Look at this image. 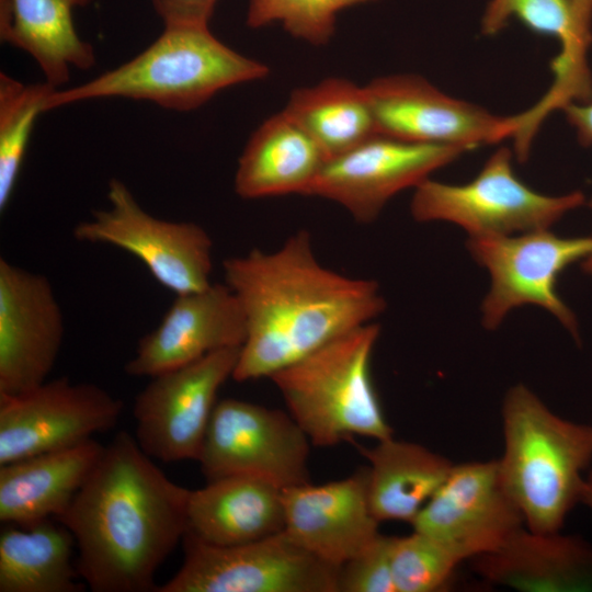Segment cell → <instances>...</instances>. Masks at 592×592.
Instances as JSON below:
<instances>
[{
	"label": "cell",
	"mask_w": 592,
	"mask_h": 592,
	"mask_svg": "<svg viewBox=\"0 0 592 592\" xmlns=\"http://www.w3.org/2000/svg\"><path fill=\"white\" fill-rule=\"evenodd\" d=\"M242 308L247 337L232 375L271 377L335 338L373 322L385 307L376 282L321 265L301 230L276 251L251 250L223 262Z\"/></svg>",
	"instance_id": "obj_1"
},
{
	"label": "cell",
	"mask_w": 592,
	"mask_h": 592,
	"mask_svg": "<svg viewBox=\"0 0 592 592\" xmlns=\"http://www.w3.org/2000/svg\"><path fill=\"white\" fill-rule=\"evenodd\" d=\"M190 489L170 480L118 432L57 519L72 534L76 567L93 592H156L155 577L187 531Z\"/></svg>",
	"instance_id": "obj_2"
},
{
	"label": "cell",
	"mask_w": 592,
	"mask_h": 592,
	"mask_svg": "<svg viewBox=\"0 0 592 592\" xmlns=\"http://www.w3.org/2000/svg\"><path fill=\"white\" fill-rule=\"evenodd\" d=\"M501 420L499 474L525 527L561 531L592 463V424L559 417L523 384L506 391Z\"/></svg>",
	"instance_id": "obj_3"
},
{
	"label": "cell",
	"mask_w": 592,
	"mask_h": 592,
	"mask_svg": "<svg viewBox=\"0 0 592 592\" xmlns=\"http://www.w3.org/2000/svg\"><path fill=\"white\" fill-rule=\"evenodd\" d=\"M269 67L231 49L208 25L168 24L141 53L98 77L68 89H55L45 112L107 98L148 101L186 112L231 86L267 76Z\"/></svg>",
	"instance_id": "obj_4"
},
{
	"label": "cell",
	"mask_w": 592,
	"mask_h": 592,
	"mask_svg": "<svg viewBox=\"0 0 592 592\" xmlns=\"http://www.w3.org/2000/svg\"><path fill=\"white\" fill-rule=\"evenodd\" d=\"M379 332L374 321L357 327L270 377L315 446L394 436L369 371Z\"/></svg>",
	"instance_id": "obj_5"
},
{
	"label": "cell",
	"mask_w": 592,
	"mask_h": 592,
	"mask_svg": "<svg viewBox=\"0 0 592 592\" xmlns=\"http://www.w3.org/2000/svg\"><path fill=\"white\" fill-rule=\"evenodd\" d=\"M583 203L579 191L550 196L527 186L513 171L511 150L500 147L467 183L424 180L414 187L410 212L420 223L455 224L469 237L509 236L550 229Z\"/></svg>",
	"instance_id": "obj_6"
},
{
	"label": "cell",
	"mask_w": 592,
	"mask_h": 592,
	"mask_svg": "<svg viewBox=\"0 0 592 592\" xmlns=\"http://www.w3.org/2000/svg\"><path fill=\"white\" fill-rule=\"evenodd\" d=\"M184 559L156 592H338L340 568L282 531L231 546L210 545L186 531Z\"/></svg>",
	"instance_id": "obj_7"
},
{
	"label": "cell",
	"mask_w": 592,
	"mask_h": 592,
	"mask_svg": "<svg viewBox=\"0 0 592 592\" xmlns=\"http://www.w3.org/2000/svg\"><path fill=\"white\" fill-rule=\"evenodd\" d=\"M467 249L490 277L481 304L486 329H497L512 309L534 305L547 310L580 340L577 318L557 293V280L569 265L592 254V237L567 238L550 229H538L469 237Z\"/></svg>",
	"instance_id": "obj_8"
},
{
	"label": "cell",
	"mask_w": 592,
	"mask_h": 592,
	"mask_svg": "<svg viewBox=\"0 0 592 592\" xmlns=\"http://www.w3.org/2000/svg\"><path fill=\"white\" fill-rule=\"evenodd\" d=\"M107 200V209L95 210L91 219L75 226L78 241L110 244L135 255L175 295L203 291L212 284L213 242L204 228L150 215L118 179L110 180Z\"/></svg>",
	"instance_id": "obj_9"
},
{
	"label": "cell",
	"mask_w": 592,
	"mask_h": 592,
	"mask_svg": "<svg viewBox=\"0 0 592 592\" xmlns=\"http://www.w3.org/2000/svg\"><path fill=\"white\" fill-rule=\"evenodd\" d=\"M309 443L289 413L228 398L214 408L197 462L207 481L250 476L285 489L309 482Z\"/></svg>",
	"instance_id": "obj_10"
},
{
	"label": "cell",
	"mask_w": 592,
	"mask_h": 592,
	"mask_svg": "<svg viewBox=\"0 0 592 592\" xmlns=\"http://www.w3.org/2000/svg\"><path fill=\"white\" fill-rule=\"evenodd\" d=\"M240 349L218 350L151 377L133 407L135 439L149 457L198 459L217 392L232 377Z\"/></svg>",
	"instance_id": "obj_11"
},
{
	"label": "cell",
	"mask_w": 592,
	"mask_h": 592,
	"mask_svg": "<svg viewBox=\"0 0 592 592\" xmlns=\"http://www.w3.org/2000/svg\"><path fill=\"white\" fill-rule=\"evenodd\" d=\"M469 150L459 145L413 143L376 133L327 159L307 195L337 202L355 220L369 224L397 193L417 187Z\"/></svg>",
	"instance_id": "obj_12"
},
{
	"label": "cell",
	"mask_w": 592,
	"mask_h": 592,
	"mask_svg": "<svg viewBox=\"0 0 592 592\" xmlns=\"http://www.w3.org/2000/svg\"><path fill=\"white\" fill-rule=\"evenodd\" d=\"M123 402L67 377L15 396L0 395V465L59 451L116 425Z\"/></svg>",
	"instance_id": "obj_13"
},
{
	"label": "cell",
	"mask_w": 592,
	"mask_h": 592,
	"mask_svg": "<svg viewBox=\"0 0 592 592\" xmlns=\"http://www.w3.org/2000/svg\"><path fill=\"white\" fill-rule=\"evenodd\" d=\"M376 130L398 139L474 149L513 136V116H498L439 90L418 75H389L365 86Z\"/></svg>",
	"instance_id": "obj_14"
},
{
	"label": "cell",
	"mask_w": 592,
	"mask_h": 592,
	"mask_svg": "<svg viewBox=\"0 0 592 592\" xmlns=\"http://www.w3.org/2000/svg\"><path fill=\"white\" fill-rule=\"evenodd\" d=\"M411 525L462 561L499 549L525 526L501 481L498 460L453 465Z\"/></svg>",
	"instance_id": "obj_15"
},
{
	"label": "cell",
	"mask_w": 592,
	"mask_h": 592,
	"mask_svg": "<svg viewBox=\"0 0 592 592\" xmlns=\"http://www.w3.org/2000/svg\"><path fill=\"white\" fill-rule=\"evenodd\" d=\"M65 333L49 280L0 259V395L15 396L46 382Z\"/></svg>",
	"instance_id": "obj_16"
},
{
	"label": "cell",
	"mask_w": 592,
	"mask_h": 592,
	"mask_svg": "<svg viewBox=\"0 0 592 592\" xmlns=\"http://www.w3.org/2000/svg\"><path fill=\"white\" fill-rule=\"evenodd\" d=\"M247 327L238 298L225 284L177 295L158 327L140 339L125 372L153 377L218 350L241 348Z\"/></svg>",
	"instance_id": "obj_17"
},
{
	"label": "cell",
	"mask_w": 592,
	"mask_h": 592,
	"mask_svg": "<svg viewBox=\"0 0 592 592\" xmlns=\"http://www.w3.org/2000/svg\"><path fill=\"white\" fill-rule=\"evenodd\" d=\"M284 531L320 560L340 568L379 534L367 494V469L322 485L283 489Z\"/></svg>",
	"instance_id": "obj_18"
},
{
	"label": "cell",
	"mask_w": 592,
	"mask_h": 592,
	"mask_svg": "<svg viewBox=\"0 0 592 592\" xmlns=\"http://www.w3.org/2000/svg\"><path fill=\"white\" fill-rule=\"evenodd\" d=\"M473 568L489 583L523 592L592 591V545L561 531L523 526L499 549L473 558Z\"/></svg>",
	"instance_id": "obj_19"
},
{
	"label": "cell",
	"mask_w": 592,
	"mask_h": 592,
	"mask_svg": "<svg viewBox=\"0 0 592 592\" xmlns=\"http://www.w3.org/2000/svg\"><path fill=\"white\" fill-rule=\"evenodd\" d=\"M516 19L532 32L559 42L551 60L553 83L543 98L527 109L532 124L542 126L546 117L570 103L592 101V75L588 46L580 37L569 0H490L481 18V33L496 35Z\"/></svg>",
	"instance_id": "obj_20"
},
{
	"label": "cell",
	"mask_w": 592,
	"mask_h": 592,
	"mask_svg": "<svg viewBox=\"0 0 592 592\" xmlns=\"http://www.w3.org/2000/svg\"><path fill=\"white\" fill-rule=\"evenodd\" d=\"M103 448L90 439L0 465V521L25 526L57 519L89 477Z\"/></svg>",
	"instance_id": "obj_21"
},
{
	"label": "cell",
	"mask_w": 592,
	"mask_h": 592,
	"mask_svg": "<svg viewBox=\"0 0 592 592\" xmlns=\"http://www.w3.org/2000/svg\"><path fill=\"white\" fill-rule=\"evenodd\" d=\"M284 528L283 489L266 480L229 476L190 491L187 531L207 544L239 545Z\"/></svg>",
	"instance_id": "obj_22"
},
{
	"label": "cell",
	"mask_w": 592,
	"mask_h": 592,
	"mask_svg": "<svg viewBox=\"0 0 592 592\" xmlns=\"http://www.w3.org/2000/svg\"><path fill=\"white\" fill-rule=\"evenodd\" d=\"M327 156L284 111L251 135L238 161L235 191L242 198L307 192Z\"/></svg>",
	"instance_id": "obj_23"
},
{
	"label": "cell",
	"mask_w": 592,
	"mask_h": 592,
	"mask_svg": "<svg viewBox=\"0 0 592 592\" xmlns=\"http://www.w3.org/2000/svg\"><path fill=\"white\" fill-rule=\"evenodd\" d=\"M91 0H0V38L27 53L57 88L72 68L94 66V49L77 33L72 13Z\"/></svg>",
	"instance_id": "obj_24"
},
{
	"label": "cell",
	"mask_w": 592,
	"mask_h": 592,
	"mask_svg": "<svg viewBox=\"0 0 592 592\" xmlns=\"http://www.w3.org/2000/svg\"><path fill=\"white\" fill-rule=\"evenodd\" d=\"M369 463L367 494L373 515L379 521L412 523L447 478L452 464L446 457L412 442L392 437L361 448Z\"/></svg>",
	"instance_id": "obj_25"
},
{
	"label": "cell",
	"mask_w": 592,
	"mask_h": 592,
	"mask_svg": "<svg viewBox=\"0 0 592 592\" xmlns=\"http://www.w3.org/2000/svg\"><path fill=\"white\" fill-rule=\"evenodd\" d=\"M71 532L50 517L0 533V592H82Z\"/></svg>",
	"instance_id": "obj_26"
},
{
	"label": "cell",
	"mask_w": 592,
	"mask_h": 592,
	"mask_svg": "<svg viewBox=\"0 0 592 592\" xmlns=\"http://www.w3.org/2000/svg\"><path fill=\"white\" fill-rule=\"evenodd\" d=\"M283 111L315 139L328 159L377 133L365 87L343 78H327L294 90Z\"/></svg>",
	"instance_id": "obj_27"
},
{
	"label": "cell",
	"mask_w": 592,
	"mask_h": 592,
	"mask_svg": "<svg viewBox=\"0 0 592 592\" xmlns=\"http://www.w3.org/2000/svg\"><path fill=\"white\" fill-rule=\"evenodd\" d=\"M57 88L48 82L23 83L0 73V210L13 194L29 140L37 116L45 112L49 94Z\"/></svg>",
	"instance_id": "obj_28"
},
{
	"label": "cell",
	"mask_w": 592,
	"mask_h": 592,
	"mask_svg": "<svg viewBox=\"0 0 592 592\" xmlns=\"http://www.w3.org/2000/svg\"><path fill=\"white\" fill-rule=\"evenodd\" d=\"M460 562L446 546L423 533L392 536L391 570L397 592L441 591Z\"/></svg>",
	"instance_id": "obj_29"
},
{
	"label": "cell",
	"mask_w": 592,
	"mask_h": 592,
	"mask_svg": "<svg viewBox=\"0 0 592 592\" xmlns=\"http://www.w3.org/2000/svg\"><path fill=\"white\" fill-rule=\"evenodd\" d=\"M368 1L375 0H250L247 24L257 29L281 22L294 37L325 45L334 33L337 13Z\"/></svg>",
	"instance_id": "obj_30"
},
{
	"label": "cell",
	"mask_w": 592,
	"mask_h": 592,
	"mask_svg": "<svg viewBox=\"0 0 592 592\" xmlns=\"http://www.w3.org/2000/svg\"><path fill=\"white\" fill-rule=\"evenodd\" d=\"M392 536H378L340 567L338 592H397L391 570Z\"/></svg>",
	"instance_id": "obj_31"
},
{
	"label": "cell",
	"mask_w": 592,
	"mask_h": 592,
	"mask_svg": "<svg viewBox=\"0 0 592 592\" xmlns=\"http://www.w3.org/2000/svg\"><path fill=\"white\" fill-rule=\"evenodd\" d=\"M157 14L168 24L208 25L217 0H150Z\"/></svg>",
	"instance_id": "obj_32"
},
{
	"label": "cell",
	"mask_w": 592,
	"mask_h": 592,
	"mask_svg": "<svg viewBox=\"0 0 592 592\" xmlns=\"http://www.w3.org/2000/svg\"><path fill=\"white\" fill-rule=\"evenodd\" d=\"M568 123L574 128L580 145H592V101L570 103L562 109Z\"/></svg>",
	"instance_id": "obj_33"
},
{
	"label": "cell",
	"mask_w": 592,
	"mask_h": 592,
	"mask_svg": "<svg viewBox=\"0 0 592 592\" xmlns=\"http://www.w3.org/2000/svg\"><path fill=\"white\" fill-rule=\"evenodd\" d=\"M576 26L581 39L590 46L592 43V0H569Z\"/></svg>",
	"instance_id": "obj_34"
},
{
	"label": "cell",
	"mask_w": 592,
	"mask_h": 592,
	"mask_svg": "<svg viewBox=\"0 0 592 592\" xmlns=\"http://www.w3.org/2000/svg\"><path fill=\"white\" fill-rule=\"evenodd\" d=\"M580 503L592 511V469L585 476L581 490Z\"/></svg>",
	"instance_id": "obj_35"
},
{
	"label": "cell",
	"mask_w": 592,
	"mask_h": 592,
	"mask_svg": "<svg viewBox=\"0 0 592 592\" xmlns=\"http://www.w3.org/2000/svg\"><path fill=\"white\" fill-rule=\"evenodd\" d=\"M589 206L592 209V198L589 202ZM582 269L588 275L592 277V254L589 258L583 260Z\"/></svg>",
	"instance_id": "obj_36"
}]
</instances>
